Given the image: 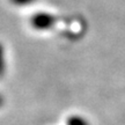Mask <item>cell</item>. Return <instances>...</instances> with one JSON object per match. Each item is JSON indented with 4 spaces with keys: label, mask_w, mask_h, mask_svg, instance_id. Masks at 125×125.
<instances>
[{
    "label": "cell",
    "mask_w": 125,
    "mask_h": 125,
    "mask_svg": "<svg viewBox=\"0 0 125 125\" xmlns=\"http://www.w3.org/2000/svg\"><path fill=\"white\" fill-rule=\"evenodd\" d=\"M5 71V62H4V52H2V49L0 46V75L4 73Z\"/></svg>",
    "instance_id": "7a4b0ae2"
},
{
    "label": "cell",
    "mask_w": 125,
    "mask_h": 125,
    "mask_svg": "<svg viewBox=\"0 0 125 125\" xmlns=\"http://www.w3.org/2000/svg\"><path fill=\"white\" fill-rule=\"evenodd\" d=\"M68 125H88V123L86 122L85 118L74 116V117H71V118L68 119Z\"/></svg>",
    "instance_id": "6da1fadb"
}]
</instances>
